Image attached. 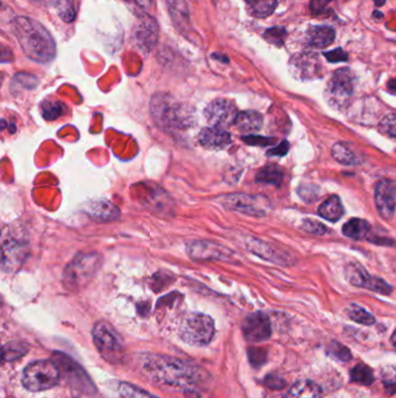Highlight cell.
I'll return each mask as SVG.
<instances>
[{
    "label": "cell",
    "mask_w": 396,
    "mask_h": 398,
    "mask_svg": "<svg viewBox=\"0 0 396 398\" xmlns=\"http://www.w3.org/2000/svg\"><path fill=\"white\" fill-rule=\"evenodd\" d=\"M351 380H352V382L359 383V385H372L374 381L373 372L370 367H367L364 363H360L351 370Z\"/></svg>",
    "instance_id": "30"
},
{
    "label": "cell",
    "mask_w": 396,
    "mask_h": 398,
    "mask_svg": "<svg viewBox=\"0 0 396 398\" xmlns=\"http://www.w3.org/2000/svg\"><path fill=\"white\" fill-rule=\"evenodd\" d=\"M354 75L350 69L342 68L331 77L325 90V98L331 107L343 110L350 102L354 91Z\"/></svg>",
    "instance_id": "8"
},
{
    "label": "cell",
    "mask_w": 396,
    "mask_h": 398,
    "mask_svg": "<svg viewBox=\"0 0 396 398\" xmlns=\"http://www.w3.org/2000/svg\"><path fill=\"white\" fill-rule=\"evenodd\" d=\"M286 398H322V390L313 381H299L288 390Z\"/></svg>",
    "instance_id": "20"
},
{
    "label": "cell",
    "mask_w": 396,
    "mask_h": 398,
    "mask_svg": "<svg viewBox=\"0 0 396 398\" xmlns=\"http://www.w3.org/2000/svg\"><path fill=\"white\" fill-rule=\"evenodd\" d=\"M34 3L37 4V5H43V6H46V5H49L52 3V0H32Z\"/></svg>",
    "instance_id": "44"
},
{
    "label": "cell",
    "mask_w": 396,
    "mask_h": 398,
    "mask_svg": "<svg viewBox=\"0 0 396 398\" xmlns=\"http://www.w3.org/2000/svg\"><path fill=\"white\" fill-rule=\"evenodd\" d=\"M179 334L187 345L197 347L208 345L215 334L214 320L203 313L187 316L180 326Z\"/></svg>",
    "instance_id": "5"
},
{
    "label": "cell",
    "mask_w": 396,
    "mask_h": 398,
    "mask_svg": "<svg viewBox=\"0 0 396 398\" xmlns=\"http://www.w3.org/2000/svg\"><path fill=\"white\" fill-rule=\"evenodd\" d=\"M383 3H385V0H376L377 5H383Z\"/></svg>",
    "instance_id": "47"
},
{
    "label": "cell",
    "mask_w": 396,
    "mask_h": 398,
    "mask_svg": "<svg viewBox=\"0 0 396 398\" xmlns=\"http://www.w3.org/2000/svg\"><path fill=\"white\" fill-rule=\"evenodd\" d=\"M199 142L205 148L223 149L230 145L232 136L222 127L210 126L200 132Z\"/></svg>",
    "instance_id": "16"
},
{
    "label": "cell",
    "mask_w": 396,
    "mask_h": 398,
    "mask_svg": "<svg viewBox=\"0 0 396 398\" xmlns=\"http://www.w3.org/2000/svg\"><path fill=\"white\" fill-rule=\"evenodd\" d=\"M318 214L329 221H337L344 216V208L341 198L338 196H331L327 201H323L318 208Z\"/></svg>",
    "instance_id": "21"
},
{
    "label": "cell",
    "mask_w": 396,
    "mask_h": 398,
    "mask_svg": "<svg viewBox=\"0 0 396 398\" xmlns=\"http://www.w3.org/2000/svg\"><path fill=\"white\" fill-rule=\"evenodd\" d=\"M92 336L99 352L106 359L114 360L124 353V340L108 322H97L92 331Z\"/></svg>",
    "instance_id": "9"
},
{
    "label": "cell",
    "mask_w": 396,
    "mask_h": 398,
    "mask_svg": "<svg viewBox=\"0 0 396 398\" xmlns=\"http://www.w3.org/2000/svg\"><path fill=\"white\" fill-rule=\"evenodd\" d=\"M150 113L156 125L164 132H181L193 124L191 110L167 93H157L151 98Z\"/></svg>",
    "instance_id": "3"
},
{
    "label": "cell",
    "mask_w": 396,
    "mask_h": 398,
    "mask_svg": "<svg viewBox=\"0 0 396 398\" xmlns=\"http://www.w3.org/2000/svg\"><path fill=\"white\" fill-rule=\"evenodd\" d=\"M347 312L351 320L361 324V325L370 326L373 325L376 322V318L370 312H367L366 310L363 309L361 306L354 305V304L347 310Z\"/></svg>",
    "instance_id": "31"
},
{
    "label": "cell",
    "mask_w": 396,
    "mask_h": 398,
    "mask_svg": "<svg viewBox=\"0 0 396 398\" xmlns=\"http://www.w3.org/2000/svg\"><path fill=\"white\" fill-rule=\"evenodd\" d=\"M100 266L102 257L99 254H78L64 269V284L70 288L83 286L90 279H93Z\"/></svg>",
    "instance_id": "7"
},
{
    "label": "cell",
    "mask_w": 396,
    "mask_h": 398,
    "mask_svg": "<svg viewBox=\"0 0 396 398\" xmlns=\"http://www.w3.org/2000/svg\"><path fill=\"white\" fill-rule=\"evenodd\" d=\"M187 252L193 260L227 261L232 257L229 250L212 241H193L187 247Z\"/></svg>",
    "instance_id": "13"
},
{
    "label": "cell",
    "mask_w": 396,
    "mask_h": 398,
    "mask_svg": "<svg viewBox=\"0 0 396 398\" xmlns=\"http://www.w3.org/2000/svg\"><path fill=\"white\" fill-rule=\"evenodd\" d=\"M324 57H327L328 61L332 63L343 62L347 59V54L344 53L342 49L332 50V52L324 54Z\"/></svg>",
    "instance_id": "40"
},
{
    "label": "cell",
    "mask_w": 396,
    "mask_h": 398,
    "mask_svg": "<svg viewBox=\"0 0 396 398\" xmlns=\"http://www.w3.org/2000/svg\"><path fill=\"white\" fill-rule=\"evenodd\" d=\"M119 397L120 398H160L152 395L150 392H145L143 389L138 388L136 385L122 382L119 385Z\"/></svg>",
    "instance_id": "29"
},
{
    "label": "cell",
    "mask_w": 396,
    "mask_h": 398,
    "mask_svg": "<svg viewBox=\"0 0 396 398\" xmlns=\"http://www.w3.org/2000/svg\"><path fill=\"white\" fill-rule=\"evenodd\" d=\"M133 1L143 10H149L152 6V0H133Z\"/></svg>",
    "instance_id": "43"
},
{
    "label": "cell",
    "mask_w": 396,
    "mask_h": 398,
    "mask_svg": "<svg viewBox=\"0 0 396 398\" xmlns=\"http://www.w3.org/2000/svg\"><path fill=\"white\" fill-rule=\"evenodd\" d=\"M270 245L264 244L262 241L253 240L250 244L249 250L253 253L257 254L258 257L266 259V260L272 261V262H277V264H285L287 262L285 257L282 253H279L277 250H270Z\"/></svg>",
    "instance_id": "23"
},
{
    "label": "cell",
    "mask_w": 396,
    "mask_h": 398,
    "mask_svg": "<svg viewBox=\"0 0 396 398\" xmlns=\"http://www.w3.org/2000/svg\"><path fill=\"white\" fill-rule=\"evenodd\" d=\"M298 194L304 201L311 203V201H318V196H320V189L316 185H304L299 187Z\"/></svg>",
    "instance_id": "34"
},
{
    "label": "cell",
    "mask_w": 396,
    "mask_h": 398,
    "mask_svg": "<svg viewBox=\"0 0 396 398\" xmlns=\"http://www.w3.org/2000/svg\"><path fill=\"white\" fill-rule=\"evenodd\" d=\"M331 153H332L335 160L342 165H354L359 163L357 155L354 154V151L343 142L335 144L331 148Z\"/></svg>",
    "instance_id": "26"
},
{
    "label": "cell",
    "mask_w": 396,
    "mask_h": 398,
    "mask_svg": "<svg viewBox=\"0 0 396 398\" xmlns=\"http://www.w3.org/2000/svg\"><path fill=\"white\" fill-rule=\"evenodd\" d=\"M392 342H393V345L396 347V331L394 332L393 336H392Z\"/></svg>",
    "instance_id": "46"
},
{
    "label": "cell",
    "mask_w": 396,
    "mask_h": 398,
    "mask_svg": "<svg viewBox=\"0 0 396 398\" xmlns=\"http://www.w3.org/2000/svg\"><path fill=\"white\" fill-rule=\"evenodd\" d=\"M23 53L34 62L48 63L55 57L56 46L49 32L32 18L19 17L12 25Z\"/></svg>",
    "instance_id": "2"
},
{
    "label": "cell",
    "mask_w": 396,
    "mask_h": 398,
    "mask_svg": "<svg viewBox=\"0 0 396 398\" xmlns=\"http://www.w3.org/2000/svg\"><path fill=\"white\" fill-rule=\"evenodd\" d=\"M365 289L371 290L374 293H381V295H390L392 293V286L390 284L381 280L379 277L370 276L367 279L366 282L364 284Z\"/></svg>",
    "instance_id": "33"
},
{
    "label": "cell",
    "mask_w": 396,
    "mask_h": 398,
    "mask_svg": "<svg viewBox=\"0 0 396 398\" xmlns=\"http://www.w3.org/2000/svg\"><path fill=\"white\" fill-rule=\"evenodd\" d=\"M234 125L243 133L257 132L262 129L263 117L256 111H243L236 117Z\"/></svg>",
    "instance_id": "19"
},
{
    "label": "cell",
    "mask_w": 396,
    "mask_h": 398,
    "mask_svg": "<svg viewBox=\"0 0 396 398\" xmlns=\"http://www.w3.org/2000/svg\"><path fill=\"white\" fill-rule=\"evenodd\" d=\"M244 141H246V144H249V145L265 146L271 145V144H273L275 140V139L262 138V136H255V135H249V136L244 138Z\"/></svg>",
    "instance_id": "39"
},
{
    "label": "cell",
    "mask_w": 396,
    "mask_h": 398,
    "mask_svg": "<svg viewBox=\"0 0 396 398\" xmlns=\"http://www.w3.org/2000/svg\"><path fill=\"white\" fill-rule=\"evenodd\" d=\"M66 112V105L61 102H46L42 105V115L46 120H55Z\"/></svg>",
    "instance_id": "32"
},
{
    "label": "cell",
    "mask_w": 396,
    "mask_h": 398,
    "mask_svg": "<svg viewBox=\"0 0 396 398\" xmlns=\"http://www.w3.org/2000/svg\"><path fill=\"white\" fill-rule=\"evenodd\" d=\"M345 276L351 284L364 288L371 275L359 264H351L345 267Z\"/></svg>",
    "instance_id": "27"
},
{
    "label": "cell",
    "mask_w": 396,
    "mask_h": 398,
    "mask_svg": "<svg viewBox=\"0 0 396 398\" xmlns=\"http://www.w3.org/2000/svg\"><path fill=\"white\" fill-rule=\"evenodd\" d=\"M286 30L280 27H275L272 30H268L265 33L266 39L269 40L270 42L275 43L277 46H280L285 41Z\"/></svg>",
    "instance_id": "37"
},
{
    "label": "cell",
    "mask_w": 396,
    "mask_h": 398,
    "mask_svg": "<svg viewBox=\"0 0 396 398\" xmlns=\"http://www.w3.org/2000/svg\"><path fill=\"white\" fill-rule=\"evenodd\" d=\"M59 381V369L49 360H40L27 365L23 374V385L30 392H44Z\"/></svg>",
    "instance_id": "4"
},
{
    "label": "cell",
    "mask_w": 396,
    "mask_h": 398,
    "mask_svg": "<svg viewBox=\"0 0 396 398\" xmlns=\"http://www.w3.org/2000/svg\"><path fill=\"white\" fill-rule=\"evenodd\" d=\"M335 30L328 26H313L308 30L307 41L315 48H325L334 42Z\"/></svg>",
    "instance_id": "18"
},
{
    "label": "cell",
    "mask_w": 396,
    "mask_h": 398,
    "mask_svg": "<svg viewBox=\"0 0 396 398\" xmlns=\"http://www.w3.org/2000/svg\"><path fill=\"white\" fill-rule=\"evenodd\" d=\"M251 16L256 18H266L271 16L277 8V0H246Z\"/></svg>",
    "instance_id": "24"
},
{
    "label": "cell",
    "mask_w": 396,
    "mask_h": 398,
    "mask_svg": "<svg viewBox=\"0 0 396 398\" xmlns=\"http://www.w3.org/2000/svg\"><path fill=\"white\" fill-rule=\"evenodd\" d=\"M302 230L313 235H323L327 233V228L323 224L314 219H309V218L302 221Z\"/></svg>",
    "instance_id": "36"
},
{
    "label": "cell",
    "mask_w": 396,
    "mask_h": 398,
    "mask_svg": "<svg viewBox=\"0 0 396 398\" xmlns=\"http://www.w3.org/2000/svg\"><path fill=\"white\" fill-rule=\"evenodd\" d=\"M56 8L59 17L66 23H72L77 16L76 0H56Z\"/></svg>",
    "instance_id": "28"
},
{
    "label": "cell",
    "mask_w": 396,
    "mask_h": 398,
    "mask_svg": "<svg viewBox=\"0 0 396 398\" xmlns=\"http://www.w3.org/2000/svg\"><path fill=\"white\" fill-rule=\"evenodd\" d=\"M3 257L1 266L4 271L14 273L20 269L28 255V241L26 238L12 228H5L3 232Z\"/></svg>",
    "instance_id": "6"
},
{
    "label": "cell",
    "mask_w": 396,
    "mask_h": 398,
    "mask_svg": "<svg viewBox=\"0 0 396 398\" xmlns=\"http://www.w3.org/2000/svg\"><path fill=\"white\" fill-rule=\"evenodd\" d=\"M256 181L263 185L279 187L284 181V172L277 165H268L265 168L260 169L258 174L256 175Z\"/></svg>",
    "instance_id": "25"
},
{
    "label": "cell",
    "mask_w": 396,
    "mask_h": 398,
    "mask_svg": "<svg viewBox=\"0 0 396 398\" xmlns=\"http://www.w3.org/2000/svg\"><path fill=\"white\" fill-rule=\"evenodd\" d=\"M143 370L151 379L176 388L190 389L203 380L201 370L196 365L170 356H145Z\"/></svg>",
    "instance_id": "1"
},
{
    "label": "cell",
    "mask_w": 396,
    "mask_h": 398,
    "mask_svg": "<svg viewBox=\"0 0 396 398\" xmlns=\"http://www.w3.org/2000/svg\"><path fill=\"white\" fill-rule=\"evenodd\" d=\"M288 151H289L288 142L282 141L278 147L269 151V155H271V156H284V155L287 154Z\"/></svg>",
    "instance_id": "41"
},
{
    "label": "cell",
    "mask_w": 396,
    "mask_h": 398,
    "mask_svg": "<svg viewBox=\"0 0 396 398\" xmlns=\"http://www.w3.org/2000/svg\"><path fill=\"white\" fill-rule=\"evenodd\" d=\"M237 115L239 112L235 104L227 99H216L205 110V117L208 124L222 129L233 125Z\"/></svg>",
    "instance_id": "11"
},
{
    "label": "cell",
    "mask_w": 396,
    "mask_h": 398,
    "mask_svg": "<svg viewBox=\"0 0 396 398\" xmlns=\"http://www.w3.org/2000/svg\"><path fill=\"white\" fill-rule=\"evenodd\" d=\"M388 88H390V89L392 90L393 93H396V81L395 82H394V81H392V82L390 83Z\"/></svg>",
    "instance_id": "45"
},
{
    "label": "cell",
    "mask_w": 396,
    "mask_h": 398,
    "mask_svg": "<svg viewBox=\"0 0 396 398\" xmlns=\"http://www.w3.org/2000/svg\"><path fill=\"white\" fill-rule=\"evenodd\" d=\"M85 211L92 219L98 221H113L120 214V211L116 206L105 201H92Z\"/></svg>",
    "instance_id": "17"
},
{
    "label": "cell",
    "mask_w": 396,
    "mask_h": 398,
    "mask_svg": "<svg viewBox=\"0 0 396 398\" xmlns=\"http://www.w3.org/2000/svg\"><path fill=\"white\" fill-rule=\"evenodd\" d=\"M376 206L383 219L390 221L396 208V189L390 181H380L376 188Z\"/></svg>",
    "instance_id": "14"
},
{
    "label": "cell",
    "mask_w": 396,
    "mask_h": 398,
    "mask_svg": "<svg viewBox=\"0 0 396 398\" xmlns=\"http://www.w3.org/2000/svg\"><path fill=\"white\" fill-rule=\"evenodd\" d=\"M321 66L314 54H300L291 61L292 74L299 79H311L318 76Z\"/></svg>",
    "instance_id": "15"
},
{
    "label": "cell",
    "mask_w": 396,
    "mask_h": 398,
    "mask_svg": "<svg viewBox=\"0 0 396 398\" xmlns=\"http://www.w3.org/2000/svg\"><path fill=\"white\" fill-rule=\"evenodd\" d=\"M379 129L383 134L396 139V115H390L380 122Z\"/></svg>",
    "instance_id": "35"
},
{
    "label": "cell",
    "mask_w": 396,
    "mask_h": 398,
    "mask_svg": "<svg viewBox=\"0 0 396 398\" xmlns=\"http://www.w3.org/2000/svg\"><path fill=\"white\" fill-rule=\"evenodd\" d=\"M242 329L248 341H265L271 336V322L265 313H252L243 322Z\"/></svg>",
    "instance_id": "12"
},
{
    "label": "cell",
    "mask_w": 396,
    "mask_h": 398,
    "mask_svg": "<svg viewBox=\"0 0 396 398\" xmlns=\"http://www.w3.org/2000/svg\"><path fill=\"white\" fill-rule=\"evenodd\" d=\"M370 228V223H367L364 219H359V218H354L344 224L343 234L345 237L354 239V240H361L364 238L367 237Z\"/></svg>",
    "instance_id": "22"
},
{
    "label": "cell",
    "mask_w": 396,
    "mask_h": 398,
    "mask_svg": "<svg viewBox=\"0 0 396 398\" xmlns=\"http://www.w3.org/2000/svg\"><path fill=\"white\" fill-rule=\"evenodd\" d=\"M330 352L332 356H336L337 359L342 360V361H347V360L351 359L350 351L341 344H334L330 349Z\"/></svg>",
    "instance_id": "38"
},
{
    "label": "cell",
    "mask_w": 396,
    "mask_h": 398,
    "mask_svg": "<svg viewBox=\"0 0 396 398\" xmlns=\"http://www.w3.org/2000/svg\"><path fill=\"white\" fill-rule=\"evenodd\" d=\"M266 383L269 387L271 388L275 389H282V387H285V382L282 379H278V377H275V376H271L269 379L266 380Z\"/></svg>",
    "instance_id": "42"
},
{
    "label": "cell",
    "mask_w": 396,
    "mask_h": 398,
    "mask_svg": "<svg viewBox=\"0 0 396 398\" xmlns=\"http://www.w3.org/2000/svg\"><path fill=\"white\" fill-rule=\"evenodd\" d=\"M221 201L224 208L255 217L265 216L266 209L269 208L268 198L262 196H250L244 194H227L223 196Z\"/></svg>",
    "instance_id": "10"
}]
</instances>
